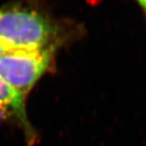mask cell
I'll return each instance as SVG.
<instances>
[{
    "instance_id": "cell-1",
    "label": "cell",
    "mask_w": 146,
    "mask_h": 146,
    "mask_svg": "<svg viewBox=\"0 0 146 146\" xmlns=\"http://www.w3.org/2000/svg\"><path fill=\"white\" fill-rule=\"evenodd\" d=\"M66 36L55 22L35 9L12 6L0 10V42L8 50H56Z\"/></svg>"
},
{
    "instance_id": "cell-2",
    "label": "cell",
    "mask_w": 146,
    "mask_h": 146,
    "mask_svg": "<svg viewBox=\"0 0 146 146\" xmlns=\"http://www.w3.org/2000/svg\"><path fill=\"white\" fill-rule=\"evenodd\" d=\"M56 50H9L0 58V75L27 97L46 73L53 70Z\"/></svg>"
},
{
    "instance_id": "cell-3",
    "label": "cell",
    "mask_w": 146,
    "mask_h": 146,
    "mask_svg": "<svg viewBox=\"0 0 146 146\" xmlns=\"http://www.w3.org/2000/svg\"><path fill=\"white\" fill-rule=\"evenodd\" d=\"M26 98L0 75V117L17 122L25 133L27 143L33 144L36 134L27 117Z\"/></svg>"
},
{
    "instance_id": "cell-4",
    "label": "cell",
    "mask_w": 146,
    "mask_h": 146,
    "mask_svg": "<svg viewBox=\"0 0 146 146\" xmlns=\"http://www.w3.org/2000/svg\"><path fill=\"white\" fill-rule=\"evenodd\" d=\"M9 50L1 43V42H0V58H1L5 53H6V52H8Z\"/></svg>"
},
{
    "instance_id": "cell-5",
    "label": "cell",
    "mask_w": 146,
    "mask_h": 146,
    "mask_svg": "<svg viewBox=\"0 0 146 146\" xmlns=\"http://www.w3.org/2000/svg\"><path fill=\"white\" fill-rule=\"evenodd\" d=\"M138 2V4L141 5V7L144 10L146 13V0H137Z\"/></svg>"
}]
</instances>
